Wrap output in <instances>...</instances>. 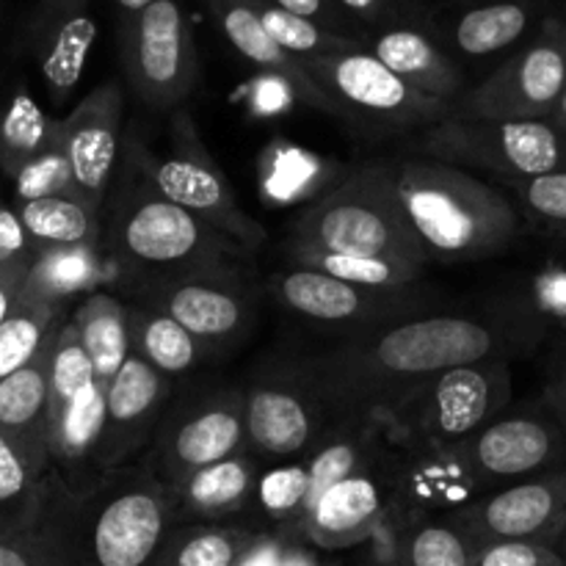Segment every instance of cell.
Returning <instances> with one entry per match:
<instances>
[{
  "label": "cell",
  "instance_id": "obj_1",
  "mask_svg": "<svg viewBox=\"0 0 566 566\" xmlns=\"http://www.w3.org/2000/svg\"><path fill=\"white\" fill-rule=\"evenodd\" d=\"M514 332L495 318L431 313L387 329L346 337L304 359V370L335 420H385L409 392L442 370L506 359Z\"/></svg>",
  "mask_w": 566,
  "mask_h": 566
},
{
  "label": "cell",
  "instance_id": "obj_2",
  "mask_svg": "<svg viewBox=\"0 0 566 566\" xmlns=\"http://www.w3.org/2000/svg\"><path fill=\"white\" fill-rule=\"evenodd\" d=\"M177 525L175 495L142 464L86 492L66 490L50 473L22 542L39 566H158Z\"/></svg>",
  "mask_w": 566,
  "mask_h": 566
},
{
  "label": "cell",
  "instance_id": "obj_3",
  "mask_svg": "<svg viewBox=\"0 0 566 566\" xmlns=\"http://www.w3.org/2000/svg\"><path fill=\"white\" fill-rule=\"evenodd\" d=\"M99 249L136 293L188 274L241 269L247 254L208 221L155 191L125 149L103 205Z\"/></svg>",
  "mask_w": 566,
  "mask_h": 566
},
{
  "label": "cell",
  "instance_id": "obj_4",
  "mask_svg": "<svg viewBox=\"0 0 566 566\" xmlns=\"http://www.w3.org/2000/svg\"><path fill=\"white\" fill-rule=\"evenodd\" d=\"M398 202L429 260L473 263L514 243L520 216L497 188L431 158H390Z\"/></svg>",
  "mask_w": 566,
  "mask_h": 566
},
{
  "label": "cell",
  "instance_id": "obj_5",
  "mask_svg": "<svg viewBox=\"0 0 566 566\" xmlns=\"http://www.w3.org/2000/svg\"><path fill=\"white\" fill-rule=\"evenodd\" d=\"M285 247L385 258L420 269L431 263L398 202L387 160L359 166L332 191L298 210Z\"/></svg>",
  "mask_w": 566,
  "mask_h": 566
},
{
  "label": "cell",
  "instance_id": "obj_6",
  "mask_svg": "<svg viewBox=\"0 0 566 566\" xmlns=\"http://www.w3.org/2000/svg\"><path fill=\"white\" fill-rule=\"evenodd\" d=\"M304 66L324 94L326 114L365 136H409L451 119V105L409 86L365 48L310 59Z\"/></svg>",
  "mask_w": 566,
  "mask_h": 566
},
{
  "label": "cell",
  "instance_id": "obj_7",
  "mask_svg": "<svg viewBox=\"0 0 566 566\" xmlns=\"http://www.w3.org/2000/svg\"><path fill=\"white\" fill-rule=\"evenodd\" d=\"M509 401V363L481 359L426 379L385 420L412 446L431 453H448L501 418Z\"/></svg>",
  "mask_w": 566,
  "mask_h": 566
},
{
  "label": "cell",
  "instance_id": "obj_8",
  "mask_svg": "<svg viewBox=\"0 0 566 566\" xmlns=\"http://www.w3.org/2000/svg\"><path fill=\"white\" fill-rule=\"evenodd\" d=\"M125 153L136 160L149 186L169 202L208 221L247 252L263 243L265 230L238 205L230 180L205 147L188 108H177L171 114L169 147L164 155H153L138 138H127Z\"/></svg>",
  "mask_w": 566,
  "mask_h": 566
},
{
  "label": "cell",
  "instance_id": "obj_9",
  "mask_svg": "<svg viewBox=\"0 0 566 566\" xmlns=\"http://www.w3.org/2000/svg\"><path fill=\"white\" fill-rule=\"evenodd\" d=\"M420 158L481 169L506 186L566 171V138L551 119H446L418 133Z\"/></svg>",
  "mask_w": 566,
  "mask_h": 566
},
{
  "label": "cell",
  "instance_id": "obj_10",
  "mask_svg": "<svg viewBox=\"0 0 566 566\" xmlns=\"http://www.w3.org/2000/svg\"><path fill=\"white\" fill-rule=\"evenodd\" d=\"M269 293L291 315H298L321 329L343 332L346 337L368 335L437 313V298L420 285L381 291V287L352 285L293 263L269 276Z\"/></svg>",
  "mask_w": 566,
  "mask_h": 566
},
{
  "label": "cell",
  "instance_id": "obj_11",
  "mask_svg": "<svg viewBox=\"0 0 566 566\" xmlns=\"http://www.w3.org/2000/svg\"><path fill=\"white\" fill-rule=\"evenodd\" d=\"M243 451H249L243 387H216L171 403L142 468L171 492L197 470Z\"/></svg>",
  "mask_w": 566,
  "mask_h": 566
},
{
  "label": "cell",
  "instance_id": "obj_12",
  "mask_svg": "<svg viewBox=\"0 0 566 566\" xmlns=\"http://www.w3.org/2000/svg\"><path fill=\"white\" fill-rule=\"evenodd\" d=\"M566 92V22L545 20L528 44L451 105L453 119H551Z\"/></svg>",
  "mask_w": 566,
  "mask_h": 566
},
{
  "label": "cell",
  "instance_id": "obj_13",
  "mask_svg": "<svg viewBox=\"0 0 566 566\" xmlns=\"http://www.w3.org/2000/svg\"><path fill=\"white\" fill-rule=\"evenodd\" d=\"M122 64L144 108H186L199 81L197 48L177 0H155L122 31Z\"/></svg>",
  "mask_w": 566,
  "mask_h": 566
},
{
  "label": "cell",
  "instance_id": "obj_14",
  "mask_svg": "<svg viewBox=\"0 0 566 566\" xmlns=\"http://www.w3.org/2000/svg\"><path fill=\"white\" fill-rule=\"evenodd\" d=\"M243 415L249 451L269 464L304 457L335 423L302 363L254 374L243 387Z\"/></svg>",
  "mask_w": 566,
  "mask_h": 566
},
{
  "label": "cell",
  "instance_id": "obj_15",
  "mask_svg": "<svg viewBox=\"0 0 566 566\" xmlns=\"http://www.w3.org/2000/svg\"><path fill=\"white\" fill-rule=\"evenodd\" d=\"M475 545L490 542H536L556 547L566 536V470L531 475L517 484L497 486L451 514Z\"/></svg>",
  "mask_w": 566,
  "mask_h": 566
},
{
  "label": "cell",
  "instance_id": "obj_16",
  "mask_svg": "<svg viewBox=\"0 0 566 566\" xmlns=\"http://www.w3.org/2000/svg\"><path fill=\"white\" fill-rule=\"evenodd\" d=\"M138 302L164 310L210 352L241 340L254 321V293L241 269L160 282L138 293Z\"/></svg>",
  "mask_w": 566,
  "mask_h": 566
},
{
  "label": "cell",
  "instance_id": "obj_17",
  "mask_svg": "<svg viewBox=\"0 0 566 566\" xmlns=\"http://www.w3.org/2000/svg\"><path fill=\"white\" fill-rule=\"evenodd\" d=\"M562 431L539 415H501L473 440L448 451L470 490L492 492L497 486L531 479L562 457Z\"/></svg>",
  "mask_w": 566,
  "mask_h": 566
},
{
  "label": "cell",
  "instance_id": "obj_18",
  "mask_svg": "<svg viewBox=\"0 0 566 566\" xmlns=\"http://www.w3.org/2000/svg\"><path fill=\"white\" fill-rule=\"evenodd\" d=\"M171 385L175 381L149 368L142 357H127L105 398V426L97 451L99 479L130 468L136 457L149 451L171 407Z\"/></svg>",
  "mask_w": 566,
  "mask_h": 566
},
{
  "label": "cell",
  "instance_id": "obj_19",
  "mask_svg": "<svg viewBox=\"0 0 566 566\" xmlns=\"http://www.w3.org/2000/svg\"><path fill=\"white\" fill-rule=\"evenodd\" d=\"M125 92L119 81H105L61 119V142L70 158L77 197L103 210L122 158Z\"/></svg>",
  "mask_w": 566,
  "mask_h": 566
},
{
  "label": "cell",
  "instance_id": "obj_20",
  "mask_svg": "<svg viewBox=\"0 0 566 566\" xmlns=\"http://www.w3.org/2000/svg\"><path fill=\"white\" fill-rule=\"evenodd\" d=\"M97 42L92 0H39L28 44L53 105H64L81 83L88 53Z\"/></svg>",
  "mask_w": 566,
  "mask_h": 566
},
{
  "label": "cell",
  "instance_id": "obj_21",
  "mask_svg": "<svg viewBox=\"0 0 566 566\" xmlns=\"http://www.w3.org/2000/svg\"><path fill=\"white\" fill-rule=\"evenodd\" d=\"M64 326V324H61ZM50 332L36 357L0 381V434L20 451L36 473L50 475V359L55 335Z\"/></svg>",
  "mask_w": 566,
  "mask_h": 566
},
{
  "label": "cell",
  "instance_id": "obj_22",
  "mask_svg": "<svg viewBox=\"0 0 566 566\" xmlns=\"http://www.w3.org/2000/svg\"><path fill=\"white\" fill-rule=\"evenodd\" d=\"M387 509V484L370 462L321 497L298 536L321 551H346L379 531Z\"/></svg>",
  "mask_w": 566,
  "mask_h": 566
},
{
  "label": "cell",
  "instance_id": "obj_23",
  "mask_svg": "<svg viewBox=\"0 0 566 566\" xmlns=\"http://www.w3.org/2000/svg\"><path fill=\"white\" fill-rule=\"evenodd\" d=\"M269 462L243 451L224 462L208 464L171 490L180 523H227L254 506L260 473Z\"/></svg>",
  "mask_w": 566,
  "mask_h": 566
},
{
  "label": "cell",
  "instance_id": "obj_24",
  "mask_svg": "<svg viewBox=\"0 0 566 566\" xmlns=\"http://www.w3.org/2000/svg\"><path fill=\"white\" fill-rule=\"evenodd\" d=\"M365 50H370L387 70L396 72L409 86L442 103L453 105L468 92L462 64L451 59L446 48L420 28L390 25L376 33Z\"/></svg>",
  "mask_w": 566,
  "mask_h": 566
},
{
  "label": "cell",
  "instance_id": "obj_25",
  "mask_svg": "<svg viewBox=\"0 0 566 566\" xmlns=\"http://www.w3.org/2000/svg\"><path fill=\"white\" fill-rule=\"evenodd\" d=\"M213 9L221 31L243 59L285 83L287 92L296 99L318 111H326L324 94L318 92L315 81L310 77L304 61H298L296 55H291L274 42V36L265 31L252 0H213Z\"/></svg>",
  "mask_w": 566,
  "mask_h": 566
},
{
  "label": "cell",
  "instance_id": "obj_26",
  "mask_svg": "<svg viewBox=\"0 0 566 566\" xmlns=\"http://www.w3.org/2000/svg\"><path fill=\"white\" fill-rule=\"evenodd\" d=\"M534 28V9L523 0H492V3L470 6L448 28L451 59L486 61L492 55L512 50L523 42Z\"/></svg>",
  "mask_w": 566,
  "mask_h": 566
},
{
  "label": "cell",
  "instance_id": "obj_27",
  "mask_svg": "<svg viewBox=\"0 0 566 566\" xmlns=\"http://www.w3.org/2000/svg\"><path fill=\"white\" fill-rule=\"evenodd\" d=\"M130 340L133 354L169 381L188 376L208 354H213L171 315L142 302L130 307Z\"/></svg>",
  "mask_w": 566,
  "mask_h": 566
},
{
  "label": "cell",
  "instance_id": "obj_28",
  "mask_svg": "<svg viewBox=\"0 0 566 566\" xmlns=\"http://www.w3.org/2000/svg\"><path fill=\"white\" fill-rule=\"evenodd\" d=\"M83 348L92 359L94 376L103 387H111L127 357L133 354L130 307L111 293L94 291L81 302L72 315Z\"/></svg>",
  "mask_w": 566,
  "mask_h": 566
},
{
  "label": "cell",
  "instance_id": "obj_29",
  "mask_svg": "<svg viewBox=\"0 0 566 566\" xmlns=\"http://www.w3.org/2000/svg\"><path fill=\"white\" fill-rule=\"evenodd\" d=\"M108 260L97 247L75 249H50V252L33 254L31 271H28L22 298L39 304L64 307L66 298L75 293H94L108 276Z\"/></svg>",
  "mask_w": 566,
  "mask_h": 566
},
{
  "label": "cell",
  "instance_id": "obj_30",
  "mask_svg": "<svg viewBox=\"0 0 566 566\" xmlns=\"http://www.w3.org/2000/svg\"><path fill=\"white\" fill-rule=\"evenodd\" d=\"M33 254L50 249L97 247L103 232V210L77 197H44L17 202Z\"/></svg>",
  "mask_w": 566,
  "mask_h": 566
},
{
  "label": "cell",
  "instance_id": "obj_31",
  "mask_svg": "<svg viewBox=\"0 0 566 566\" xmlns=\"http://www.w3.org/2000/svg\"><path fill=\"white\" fill-rule=\"evenodd\" d=\"M249 525L180 523L166 545L158 566H238L258 539Z\"/></svg>",
  "mask_w": 566,
  "mask_h": 566
},
{
  "label": "cell",
  "instance_id": "obj_32",
  "mask_svg": "<svg viewBox=\"0 0 566 566\" xmlns=\"http://www.w3.org/2000/svg\"><path fill=\"white\" fill-rule=\"evenodd\" d=\"M61 119L44 114L28 92H17L0 116V169L14 180L39 153L59 138Z\"/></svg>",
  "mask_w": 566,
  "mask_h": 566
},
{
  "label": "cell",
  "instance_id": "obj_33",
  "mask_svg": "<svg viewBox=\"0 0 566 566\" xmlns=\"http://www.w3.org/2000/svg\"><path fill=\"white\" fill-rule=\"evenodd\" d=\"M287 263L315 269L321 274H329L335 280L352 282L363 287H381V291H403L415 287L423 280L426 269L398 260L385 258H352V254H332V252H310V249H287Z\"/></svg>",
  "mask_w": 566,
  "mask_h": 566
},
{
  "label": "cell",
  "instance_id": "obj_34",
  "mask_svg": "<svg viewBox=\"0 0 566 566\" xmlns=\"http://www.w3.org/2000/svg\"><path fill=\"white\" fill-rule=\"evenodd\" d=\"M475 545L451 520H420L392 539V566H473Z\"/></svg>",
  "mask_w": 566,
  "mask_h": 566
},
{
  "label": "cell",
  "instance_id": "obj_35",
  "mask_svg": "<svg viewBox=\"0 0 566 566\" xmlns=\"http://www.w3.org/2000/svg\"><path fill=\"white\" fill-rule=\"evenodd\" d=\"M48 475L36 473L0 434V539H22L36 520Z\"/></svg>",
  "mask_w": 566,
  "mask_h": 566
},
{
  "label": "cell",
  "instance_id": "obj_36",
  "mask_svg": "<svg viewBox=\"0 0 566 566\" xmlns=\"http://www.w3.org/2000/svg\"><path fill=\"white\" fill-rule=\"evenodd\" d=\"M310 468L307 459L298 457L291 462L265 464L254 492L252 512L265 523H274L296 534L307 512Z\"/></svg>",
  "mask_w": 566,
  "mask_h": 566
},
{
  "label": "cell",
  "instance_id": "obj_37",
  "mask_svg": "<svg viewBox=\"0 0 566 566\" xmlns=\"http://www.w3.org/2000/svg\"><path fill=\"white\" fill-rule=\"evenodd\" d=\"M64 321V307L20 298L6 324L0 326V381L25 368L36 357L39 348L44 346L50 332Z\"/></svg>",
  "mask_w": 566,
  "mask_h": 566
},
{
  "label": "cell",
  "instance_id": "obj_38",
  "mask_svg": "<svg viewBox=\"0 0 566 566\" xmlns=\"http://www.w3.org/2000/svg\"><path fill=\"white\" fill-rule=\"evenodd\" d=\"M252 6L258 9L260 20H263L265 31L274 36V42L280 44L282 50H287L291 55H296L298 61L324 59V55H337L346 53V50L363 48L357 39L337 36V33L326 31L318 22L304 20V17L282 11L271 3H258V0H252Z\"/></svg>",
  "mask_w": 566,
  "mask_h": 566
},
{
  "label": "cell",
  "instance_id": "obj_39",
  "mask_svg": "<svg viewBox=\"0 0 566 566\" xmlns=\"http://www.w3.org/2000/svg\"><path fill=\"white\" fill-rule=\"evenodd\" d=\"M94 381H97V376H94L92 359H88L86 348H83L81 335H77L72 318H66L59 335H55L53 359H50V423L77 396H83Z\"/></svg>",
  "mask_w": 566,
  "mask_h": 566
},
{
  "label": "cell",
  "instance_id": "obj_40",
  "mask_svg": "<svg viewBox=\"0 0 566 566\" xmlns=\"http://www.w3.org/2000/svg\"><path fill=\"white\" fill-rule=\"evenodd\" d=\"M17 202H31L44 197H77L70 158L64 153L61 133L44 153H39L20 175L14 177ZM81 199V197H77Z\"/></svg>",
  "mask_w": 566,
  "mask_h": 566
},
{
  "label": "cell",
  "instance_id": "obj_41",
  "mask_svg": "<svg viewBox=\"0 0 566 566\" xmlns=\"http://www.w3.org/2000/svg\"><path fill=\"white\" fill-rule=\"evenodd\" d=\"M509 188L517 193L520 202L528 208L536 221L566 232V171L512 182Z\"/></svg>",
  "mask_w": 566,
  "mask_h": 566
},
{
  "label": "cell",
  "instance_id": "obj_42",
  "mask_svg": "<svg viewBox=\"0 0 566 566\" xmlns=\"http://www.w3.org/2000/svg\"><path fill=\"white\" fill-rule=\"evenodd\" d=\"M473 566H566L564 553L536 542H490L479 545Z\"/></svg>",
  "mask_w": 566,
  "mask_h": 566
},
{
  "label": "cell",
  "instance_id": "obj_43",
  "mask_svg": "<svg viewBox=\"0 0 566 566\" xmlns=\"http://www.w3.org/2000/svg\"><path fill=\"white\" fill-rule=\"evenodd\" d=\"M22 260H33V247L28 241V232L22 227L20 213L0 205V269L22 263Z\"/></svg>",
  "mask_w": 566,
  "mask_h": 566
},
{
  "label": "cell",
  "instance_id": "obj_44",
  "mask_svg": "<svg viewBox=\"0 0 566 566\" xmlns=\"http://www.w3.org/2000/svg\"><path fill=\"white\" fill-rule=\"evenodd\" d=\"M31 263L33 260H22V263L3 265V269H0V326L6 324V318L11 315V310H14L17 302L22 298Z\"/></svg>",
  "mask_w": 566,
  "mask_h": 566
},
{
  "label": "cell",
  "instance_id": "obj_45",
  "mask_svg": "<svg viewBox=\"0 0 566 566\" xmlns=\"http://www.w3.org/2000/svg\"><path fill=\"white\" fill-rule=\"evenodd\" d=\"M271 6H276V9L282 11H291V14L296 17H304V20L318 22V25L337 33V36H346V33L340 31V25H337V14L326 6V0H271Z\"/></svg>",
  "mask_w": 566,
  "mask_h": 566
},
{
  "label": "cell",
  "instance_id": "obj_46",
  "mask_svg": "<svg viewBox=\"0 0 566 566\" xmlns=\"http://www.w3.org/2000/svg\"><path fill=\"white\" fill-rule=\"evenodd\" d=\"M285 556H287V547L282 545L276 536L260 534L238 566H282Z\"/></svg>",
  "mask_w": 566,
  "mask_h": 566
},
{
  "label": "cell",
  "instance_id": "obj_47",
  "mask_svg": "<svg viewBox=\"0 0 566 566\" xmlns=\"http://www.w3.org/2000/svg\"><path fill=\"white\" fill-rule=\"evenodd\" d=\"M0 566H39L22 539H0Z\"/></svg>",
  "mask_w": 566,
  "mask_h": 566
},
{
  "label": "cell",
  "instance_id": "obj_48",
  "mask_svg": "<svg viewBox=\"0 0 566 566\" xmlns=\"http://www.w3.org/2000/svg\"><path fill=\"white\" fill-rule=\"evenodd\" d=\"M346 11L357 14L365 22H379L385 17L387 0H337Z\"/></svg>",
  "mask_w": 566,
  "mask_h": 566
},
{
  "label": "cell",
  "instance_id": "obj_49",
  "mask_svg": "<svg viewBox=\"0 0 566 566\" xmlns=\"http://www.w3.org/2000/svg\"><path fill=\"white\" fill-rule=\"evenodd\" d=\"M547 403L553 407L556 418L566 426V368L558 370L556 379H553L551 387H547Z\"/></svg>",
  "mask_w": 566,
  "mask_h": 566
},
{
  "label": "cell",
  "instance_id": "obj_50",
  "mask_svg": "<svg viewBox=\"0 0 566 566\" xmlns=\"http://www.w3.org/2000/svg\"><path fill=\"white\" fill-rule=\"evenodd\" d=\"M153 3H155V0H116V6H119V11L127 17V20H130V17H136V14H142V11L147 9V6H153Z\"/></svg>",
  "mask_w": 566,
  "mask_h": 566
},
{
  "label": "cell",
  "instance_id": "obj_51",
  "mask_svg": "<svg viewBox=\"0 0 566 566\" xmlns=\"http://www.w3.org/2000/svg\"><path fill=\"white\" fill-rule=\"evenodd\" d=\"M282 566H318V564H315L313 558L307 556V553L287 551V556H285V562H282Z\"/></svg>",
  "mask_w": 566,
  "mask_h": 566
},
{
  "label": "cell",
  "instance_id": "obj_52",
  "mask_svg": "<svg viewBox=\"0 0 566 566\" xmlns=\"http://www.w3.org/2000/svg\"><path fill=\"white\" fill-rule=\"evenodd\" d=\"M551 122L558 127V130H562V136L566 138V92H564L562 103H558L556 111L551 114Z\"/></svg>",
  "mask_w": 566,
  "mask_h": 566
},
{
  "label": "cell",
  "instance_id": "obj_53",
  "mask_svg": "<svg viewBox=\"0 0 566 566\" xmlns=\"http://www.w3.org/2000/svg\"><path fill=\"white\" fill-rule=\"evenodd\" d=\"M564 551H566V536H564Z\"/></svg>",
  "mask_w": 566,
  "mask_h": 566
},
{
  "label": "cell",
  "instance_id": "obj_54",
  "mask_svg": "<svg viewBox=\"0 0 566 566\" xmlns=\"http://www.w3.org/2000/svg\"><path fill=\"white\" fill-rule=\"evenodd\" d=\"M564 562H566V553H564Z\"/></svg>",
  "mask_w": 566,
  "mask_h": 566
}]
</instances>
